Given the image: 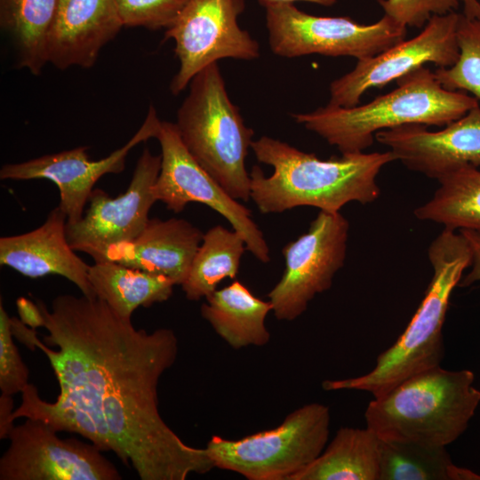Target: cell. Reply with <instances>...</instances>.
Here are the masks:
<instances>
[{
	"label": "cell",
	"mask_w": 480,
	"mask_h": 480,
	"mask_svg": "<svg viewBox=\"0 0 480 480\" xmlns=\"http://www.w3.org/2000/svg\"><path fill=\"white\" fill-rule=\"evenodd\" d=\"M36 302L45 319L43 340L17 317L11 329L45 355L60 394L44 401L28 383L13 420L39 419L57 432L78 434L113 452L140 480H185L215 468L206 448L186 444L158 410V382L178 356L172 330L136 329L103 300L83 294L59 295L50 308Z\"/></svg>",
	"instance_id": "cell-1"
},
{
	"label": "cell",
	"mask_w": 480,
	"mask_h": 480,
	"mask_svg": "<svg viewBox=\"0 0 480 480\" xmlns=\"http://www.w3.org/2000/svg\"><path fill=\"white\" fill-rule=\"evenodd\" d=\"M251 148L260 163L273 168L268 177L257 165L250 172L251 198L261 213L299 206L336 212L350 202L372 203L380 193L378 174L396 161L390 150L323 160L268 136L252 140Z\"/></svg>",
	"instance_id": "cell-2"
},
{
	"label": "cell",
	"mask_w": 480,
	"mask_h": 480,
	"mask_svg": "<svg viewBox=\"0 0 480 480\" xmlns=\"http://www.w3.org/2000/svg\"><path fill=\"white\" fill-rule=\"evenodd\" d=\"M478 105V100L465 92L444 88L423 66L397 79L391 92L365 104H327L292 117L341 154H351L371 147L380 131L412 124L445 126Z\"/></svg>",
	"instance_id": "cell-3"
},
{
	"label": "cell",
	"mask_w": 480,
	"mask_h": 480,
	"mask_svg": "<svg viewBox=\"0 0 480 480\" xmlns=\"http://www.w3.org/2000/svg\"><path fill=\"white\" fill-rule=\"evenodd\" d=\"M428 255L432 278L404 332L379 355L368 373L324 380V390H362L377 397L407 378L440 365L444 354L442 330L450 298L472 263V252L460 232L444 228L430 244Z\"/></svg>",
	"instance_id": "cell-4"
},
{
	"label": "cell",
	"mask_w": 480,
	"mask_h": 480,
	"mask_svg": "<svg viewBox=\"0 0 480 480\" xmlns=\"http://www.w3.org/2000/svg\"><path fill=\"white\" fill-rule=\"evenodd\" d=\"M474 380L469 370L440 365L412 375L369 403L367 428L382 440L447 446L464 433L478 407Z\"/></svg>",
	"instance_id": "cell-5"
},
{
	"label": "cell",
	"mask_w": 480,
	"mask_h": 480,
	"mask_svg": "<svg viewBox=\"0 0 480 480\" xmlns=\"http://www.w3.org/2000/svg\"><path fill=\"white\" fill-rule=\"evenodd\" d=\"M175 125L196 162L230 196L248 201L251 177L245 158L254 131L244 124L238 107L230 100L218 62L190 81Z\"/></svg>",
	"instance_id": "cell-6"
},
{
	"label": "cell",
	"mask_w": 480,
	"mask_h": 480,
	"mask_svg": "<svg viewBox=\"0 0 480 480\" xmlns=\"http://www.w3.org/2000/svg\"><path fill=\"white\" fill-rule=\"evenodd\" d=\"M330 420L328 406L308 404L274 428L236 440L213 436L205 448L215 468L249 480H291L325 448Z\"/></svg>",
	"instance_id": "cell-7"
},
{
	"label": "cell",
	"mask_w": 480,
	"mask_h": 480,
	"mask_svg": "<svg viewBox=\"0 0 480 480\" xmlns=\"http://www.w3.org/2000/svg\"><path fill=\"white\" fill-rule=\"evenodd\" d=\"M265 9L270 49L286 58L320 54L360 60L404 40L407 34L406 27L384 14L374 23L360 24L349 17L308 14L292 3Z\"/></svg>",
	"instance_id": "cell-8"
},
{
	"label": "cell",
	"mask_w": 480,
	"mask_h": 480,
	"mask_svg": "<svg viewBox=\"0 0 480 480\" xmlns=\"http://www.w3.org/2000/svg\"><path fill=\"white\" fill-rule=\"evenodd\" d=\"M156 139L161 148L160 172L152 187L156 202H162L175 213L192 202L209 206L242 236L247 251L260 262H269V248L252 218L251 210L230 196L196 162L181 140L175 124L161 121Z\"/></svg>",
	"instance_id": "cell-9"
},
{
	"label": "cell",
	"mask_w": 480,
	"mask_h": 480,
	"mask_svg": "<svg viewBox=\"0 0 480 480\" xmlns=\"http://www.w3.org/2000/svg\"><path fill=\"white\" fill-rule=\"evenodd\" d=\"M349 224L340 212L319 211L308 230L283 249L285 268L268 297L276 319L292 321L331 288L343 267Z\"/></svg>",
	"instance_id": "cell-10"
},
{
	"label": "cell",
	"mask_w": 480,
	"mask_h": 480,
	"mask_svg": "<svg viewBox=\"0 0 480 480\" xmlns=\"http://www.w3.org/2000/svg\"><path fill=\"white\" fill-rule=\"evenodd\" d=\"M244 0H188L176 21L166 29L180 67L170 90L177 95L207 66L225 58L252 60L258 42L237 22Z\"/></svg>",
	"instance_id": "cell-11"
},
{
	"label": "cell",
	"mask_w": 480,
	"mask_h": 480,
	"mask_svg": "<svg viewBox=\"0 0 480 480\" xmlns=\"http://www.w3.org/2000/svg\"><path fill=\"white\" fill-rule=\"evenodd\" d=\"M14 426L0 459V480H120L116 466L92 443L63 439L39 419Z\"/></svg>",
	"instance_id": "cell-12"
},
{
	"label": "cell",
	"mask_w": 480,
	"mask_h": 480,
	"mask_svg": "<svg viewBox=\"0 0 480 480\" xmlns=\"http://www.w3.org/2000/svg\"><path fill=\"white\" fill-rule=\"evenodd\" d=\"M460 13L433 15L414 37L404 39L380 53L357 60L355 68L330 84L328 104L350 108L359 104L364 93L381 88L405 75L433 63L452 66L459 57L457 28Z\"/></svg>",
	"instance_id": "cell-13"
},
{
	"label": "cell",
	"mask_w": 480,
	"mask_h": 480,
	"mask_svg": "<svg viewBox=\"0 0 480 480\" xmlns=\"http://www.w3.org/2000/svg\"><path fill=\"white\" fill-rule=\"evenodd\" d=\"M160 167L161 156L145 148L124 193L111 197L102 189L93 188L83 217L67 223L70 246L92 257L110 245L135 238L147 225L149 211L156 202L152 187Z\"/></svg>",
	"instance_id": "cell-14"
},
{
	"label": "cell",
	"mask_w": 480,
	"mask_h": 480,
	"mask_svg": "<svg viewBox=\"0 0 480 480\" xmlns=\"http://www.w3.org/2000/svg\"><path fill=\"white\" fill-rule=\"evenodd\" d=\"M161 121L150 106L147 116L135 134L121 148L100 160H91L88 147L44 155L28 161L6 164L1 167V180H28L45 179L60 191L59 207L67 216V223L78 221L84 213L95 183L108 173H120L125 168L129 152L138 144L156 138Z\"/></svg>",
	"instance_id": "cell-15"
},
{
	"label": "cell",
	"mask_w": 480,
	"mask_h": 480,
	"mask_svg": "<svg viewBox=\"0 0 480 480\" xmlns=\"http://www.w3.org/2000/svg\"><path fill=\"white\" fill-rule=\"evenodd\" d=\"M374 139L408 169L438 180L463 165L480 166V106L440 131L412 124L380 131Z\"/></svg>",
	"instance_id": "cell-16"
},
{
	"label": "cell",
	"mask_w": 480,
	"mask_h": 480,
	"mask_svg": "<svg viewBox=\"0 0 480 480\" xmlns=\"http://www.w3.org/2000/svg\"><path fill=\"white\" fill-rule=\"evenodd\" d=\"M66 226L67 216L57 206L36 229L1 237L0 264L30 278L50 275L63 276L83 295L96 298L88 279L89 265L70 246Z\"/></svg>",
	"instance_id": "cell-17"
},
{
	"label": "cell",
	"mask_w": 480,
	"mask_h": 480,
	"mask_svg": "<svg viewBox=\"0 0 480 480\" xmlns=\"http://www.w3.org/2000/svg\"><path fill=\"white\" fill-rule=\"evenodd\" d=\"M124 27L116 0H58L48 40V63L89 68Z\"/></svg>",
	"instance_id": "cell-18"
},
{
	"label": "cell",
	"mask_w": 480,
	"mask_h": 480,
	"mask_svg": "<svg viewBox=\"0 0 480 480\" xmlns=\"http://www.w3.org/2000/svg\"><path fill=\"white\" fill-rule=\"evenodd\" d=\"M203 236L198 228L184 219L149 218L135 238L110 245L92 258L162 275L181 285Z\"/></svg>",
	"instance_id": "cell-19"
},
{
	"label": "cell",
	"mask_w": 480,
	"mask_h": 480,
	"mask_svg": "<svg viewBox=\"0 0 480 480\" xmlns=\"http://www.w3.org/2000/svg\"><path fill=\"white\" fill-rule=\"evenodd\" d=\"M201 315L230 347L264 346L270 340L265 320L271 302L252 293L240 281L214 291L205 298Z\"/></svg>",
	"instance_id": "cell-20"
},
{
	"label": "cell",
	"mask_w": 480,
	"mask_h": 480,
	"mask_svg": "<svg viewBox=\"0 0 480 480\" xmlns=\"http://www.w3.org/2000/svg\"><path fill=\"white\" fill-rule=\"evenodd\" d=\"M88 279L96 298L125 320L140 307L167 300L176 285L167 276L106 260L89 265Z\"/></svg>",
	"instance_id": "cell-21"
},
{
	"label": "cell",
	"mask_w": 480,
	"mask_h": 480,
	"mask_svg": "<svg viewBox=\"0 0 480 480\" xmlns=\"http://www.w3.org/2000/svg\"><path fill=\"white\" fill-rule=\"evenodd\" d=\"M380 438L369 428H340L322 453L291 480H379Z\"/></svg>",
	"instance_id": "cell-22"
},
{
	"label": "cell",
	"mask_w": 480,
	"mask_h": 480,
	"mask_svg": "<svg viewBox=\"0 0 480 480\" xmlns=\"http://www.w3.org/2000/svg\"><path fill=\"white\" fill-rule=\"evenodd\" d=\"M58 0H0V24L9 36L20 68L41 74Z\"/></svg>",
	"instance_id": "cell-23"
},
{
	"label": "cell",
	"mask_w": 480,
	"mask_h": 480,
	"mask_svg": "<svg viewBox=\"0 0 480 480\" xmlns=\"http://www.w3.org/2000/svg\"><path fill=\"white\" fill-rule=\"evenodd\" d=\"M432 198L414 210L421 220L443 224L451 230L480 233V170L460 166L440 177Z\"/></svg>",
	"instance_id": "cell-24"
},
{
	"label": "cell",
	"mask_w": 480,
	"mask_h": 480,
	"mask_svg": "<svg viewBox=\"0 0 480 480\" xmlns=\"http://www.w3.org/2000/svg\"><path fill=\"white\" fill-rule=\"evenodd\" d=\"M245 250L244 240L236 230L221 225L208 229L181 284L186 298L189 300L206 298L223 279L235 278Z\"/></svg>",
	"instance_id": "cell-25"
},
{
	"label": "cell",
	"mask_w": 480,
	"mask_h": 480,
	"mask_svg": "<svg viewBox=\"0 0 480 480\" xmlns=\"http://www.w3.org/2000/svg\"><path fill=\"white\" fill-rule=\"evenodd\" d=\"M379 480H480L452 463L446 446L380 438Z\"/></svg>",
	"instance_id": "cell-26"
},
{
	"label": "cell",
	"mask_w": 480,
	"mask_h": 480,
	"mask_svg": "<svg viewBox=\"0 0 480 480\" xmlns=\"http://www.w3.org/2000/svg\"><path fill=\"white\" fill-rule=\"evenodd\" d=\"M457 41V61L451 67L436 69L435 76L444 88L469 92L480 100V20L460 13Z\"/></svg>",
	"instance_id": "cell-27"
},
{
	"label": "cell",
	"mask_w": 480,
	"mask_h": 480,
	"mask_svg": "<svg viewBox=\"0 0 480 480\" xmlns=\"http://www.w3.org/2000/svg\"><path fill=\"white\" fill-rule=\"evenodd\" d=\"M188 0H116L125 27L168 28L177 20Z\"/></svg>",
	"instance_id": "cell-28"
},
{
	"label": "cell",
	"mask_w": 480,
	"mask_h": 480,
	"mask_svg": "<svg viewBox=\"0 0 480 480\" xmlns=\"http://www.w3.org/2000/svg\"><path fill=\"white\" fill-rule=\"evenodd\" d=\"M11 317L0 303V389L12 396L21 393L28 384V369L13 341Z\"/></svg>",
	"instance_id": "cell-29"
},
{
	"label": "cell",
	"mask_w": 480,
	"mask_h": 480,
	"mask_svg": "<svg viewBox=\"0 0 480 480\" xmlns=\"http://www.w3.org/2000/svg\"><path fill=\"white\" fill-rule=\"evenodd\" d=\"M384 12L404 27L422 28L433 15L455 12L460 0H378Z\"/></svg>",
	"instance_id": "cell-30"
},
{
	"label": "cell",
	"mask_w": 480,
	"mask_h": 480,
	"mask_svg": "<svg viewBox=\"0 0 480 480\" xmlns=\"http://www.w3.org/2000/svg\"><path fill=\"white\" fill-rule=\"evenodd\" d=\"M460 232L467 239L472 252L471 269L458 284V286L466 287L480 282V233L471 230H460Z\"/></svg>",
	"instance_id": "cell-31"
},
{
	"label": "cell",
	"mask_w": 480,
	"mask_h": 480,
	"mask_svg": "<svg viewBox=\"0 0 480 480\" xmlns=\"http://www.w3.org/2000/svg\"><path fill=\"white\" fill-rule=\"evenodd\" d=\"M16 308L19 319L27 326L32 329L44 326L45 319L36 302L26 297H19L16 300Z\"/></svg>",
	"instance_id": "cell-32"
},
{
	"label": "cell",
	"mask_w": 480,
	"mask_h": 480,
	"mask_svg": "<svg viewBox=\"0 0 480 480\" xmlns=\"http://www.w3.org/2000/svg\"><path fill=\"white\" fill-rule=\"evenodd\" d=\"M13 399L12 396L2 394L0 396V438L8 439L14 427L12 420Z\"/></svg>",
	"instance_id": "cell-33"
},
{
	"label": "cell",
	"mask_w": 480,
	"mask_h": 480,
	"mask_svg": "<svg viewBox=\"0 0 480 480\" xmlns=\"http://www.w3.org/2000/svg\"><path fill=\"white\" fill-rule=\"evenodd\" d=\"M463 5L462 14L468 19L480 20L479 0H460Z\"/></svg>",
	"instance_id": "cell-34"
},
{
	"label": "cell",
	"mask_w": 480,
	"mask_h": 480,
	"mask_svg": "<svg viewBox=\"0 0 480 480\" xmlns=\"http://www.w3.org/2000/svg\"><path fill=\"white\" fill-rule=\"evenodd\" d=\"M259 3L266 7L268 5L272 4H286V3H292L294 4L297 1H303V2H308L316 4H320L324 6H331L333 5L337 0H258Z\"/></svg>",
	"instance_id": "cell-35"
}]
</instances>
